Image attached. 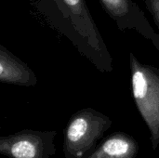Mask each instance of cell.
<instances>
[{
  "label": "cell",
  "mask_w": 159,
  "mask_h": 158,
  "mask_svg": "<svg viewBox=\"0 0 159 158\" xmlns=\"http://www.w3.org/2000/svg\"><path fill=\"white\" fill-rule=\"evenodd\" d=\"M62 18L70 24L74 43L101 72L114 69L113 58L89 10L86 0H54Z\"/></svg>",
  "instance_id": "6da1fadb"
},
{
  "label": "cell",
  "mask_w": 159,
  "mask_h": 158,
  "mask_svg": "<svg viewBox=\"0 0 159 158\" xmlns=\"http://www.w3.org/2000/svg\"><path fill=\"white\" fill-rule=\"evenodd\" d=\"M129 68L133 99L156 151L159 146V69L141 62L132 52L129 53Z\"/></svg>",
  "instance_id": "7a4b0ae2"
},
{
  "label": "cell",
  "mask_w": 159,
  "mask_h": 158,
  "mask_svg": "<svg viewBox=\"0 0 159 158\" xmlns=\"http://www.w3.org/2000/svg\"><path fill=\"white\" fill-rule=\"evenodd\" d=\"M112 124L113 121L108 115L91 107L75 113L64 129V157H87Z\"/></svg>",
  "instance_id": "3957f363"
},
{
  "label": "cell",
  "mask_w": 159,
  "mask_h": 158,
  "mask_svg": "<svg viewBox=\"0 0 159 158\" xmlns=\"http://www.w3.org/2000/svg\"><path fill=\"white\" fill-rule=\"evenodd\" d=\"M54 130L23 129L9 135L0 134V155L8 158H51L56 153Z\"/></svg>",
  "instance_id": "277c9868"
},
{
  "label": "cell",
  "mask_w": 159,
  "mask_h": 158,
  "mask_svg": "<svg viewBox=\"0 0 159 158\" xmlns=\"http://www.w3.org/2000/svg\"><path fill=\"white\" fill-rule=\"evenodd\" d=\"M99 1L119 30L134 31L150 41L157 34L143 11L133 0Z\"/></svg>",
  "instance_id": "5b68a950"
},
{
  "label": "cell",
  "mask_w": 159,
  "mask_h": 158,
  "mask_svg": "<svg viewBox=\"0 0 159 158\" xmlns=\"http://www.w3.org/2000/svg\"><path fill=\"white\" fill-rule=\"evenodd\" d=\"M37 82V76L30 66L0 45V83L34 87Z\"/></svg>",
  "instance_id": "8992f818"
},
{
  "label": "cell",
  "mask_w": 159,
  "mask_h": 158,
  "mask_svg": "<svg viewBox=\"0 0 159 158\" xmlns=\"http://www.w3.org/2000/svg\"><path fill=\"white\" fill-rule=\"evenodd\" d=\"M139 154L137 141L125 132H116L104 139L85 158H136Z\"/></svg>",
  "instance_id": "52a82bcc"
},
{
  "label": "cell",
  "mask_w": 159,
  "mask_h": 158,
  "mask_svg": "<svg viewBox=\"0 0 159 158\" xmlns=\"http://www.w3.org/2000/svg\"><path fill=\"white\" fill-rule=\"evenodd\" d=\"M144 1H145L147 9L153 16L154 21L157 24L159 30V0H144ZM151 42L154 44V46L159 51V34L157 33V34L153 37Z\"/></svg>",
  "instance_id": "ba28073f"
}]
</instances>
